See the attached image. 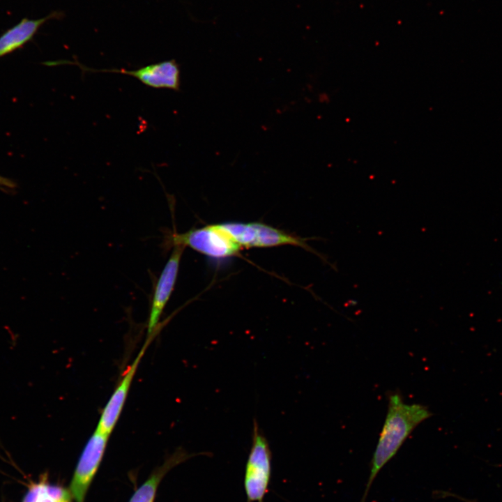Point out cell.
<instances>
[{"mask_svg": "<svg viewBox=\"0 0 502 502\" xmlns=\"http://www.w3.org/2000/svg\"><path fill=\"white\" fill-rule=\"evenodd\" d=\"M431 416L427 406L405 403L400 393L388 396L385 422L372 456L370 476L360 502H365L370 487L381 469L395 455L413 429Z\"/></svg>", "mask_w": 502, "mask_h": 502, "instance_id": "6da1fadb", "label": "cell"}, {"mask_svg": "<svg viewBox=\"0 0 502 502\" xmlns=\"http://www.w3.org/2000/svg\"><path fill=\"white\" fill-rule=\"evenodd\" d=\"M164 245L188 246L204 255L217 259L236 255L241 249L218 224L193 229L184 233H167Z\"/></svg>", "mask_w": 502, "mask_h": 502, "instance_id": "7a4b0ae2", "label": "cell"}, {"mask_svg": "<svg viewBox=\"0 0 502 502\" xmlns=\"http://www.w3.org/2000/svg\"><path fill=\"white\" fill-rule=\"evenodd\" d=\"M271 459L268 442L254 419L244 476L247 502H264L271 477Z\"/></svg>", "mask_w": 502, "mask_h": 502, "instance_id": "3957f363", "label": "cell"}, {"mask_svg": "<svg viewBox=\"0 0 502 502\" xmlns=\"http://www.w3.org/2000/svg\"><path fill=\"white\" fill-rule=\"evenodd\" d=\"M241 248H270L284 245L301 247L317 254L303 239L259 222H225L218 224Z\"/></svg>", "mask_w": 502, "mask_h": 502, "instance_id": "277c9868", "label": "cell"}, {"mask_svg": "<svg viewBox=\"0 0 502 502\" xmlns=\"http://www.w3.org/2000/svg\"><path fill=\"white\" fill-rule=\"evenodd\" d=\"M109 437V434L96 428L88 440L70 484V494L76 502H83L102 459Z\"/></svg>", "mask_w": 502, "mask_h": 502, "instance_id": "5b68a950", "label": "cell"}, {"mask_svg": "<svg viewBox=\"0 0 502 502\" xmlns=\"http://www.w3.org/2000/svg\"><path fill=\"white\" fill-rule=\"evenodd\" d=\"M77 66L83 72H102L119 73L132 76L147 86L155 89H169L179 91L181 86L180 68L174 59L150 64L136 70L93 69L77 61H63Z\"/></svg>", "mask_w": 502, "mask_h": 502, "instance_id": "8992f818", "label": "cell"}, {"mask_svg": "<svg viewBox=\"0 0 502 502\" xmlns=\"http://www.w3.org/2000/svg\"><path fill=\"white\" fill-rule=\"evenodd\" d=\"M185 247L174 246L157 280L147 323V337L156 333L161 315L173 292Z\"/></svg>", "mask_w": 502, "mask_h": 502, "instance_id": "52a82bcc", "label": "cell"}, {"mask_svg": "<svg viewBox=\"0 0 502 502\" xmlns=\"http://www.w3.org/2000/svg\"><path fill=\"white\" fill-rule=\"evenodd\" d=\"M155 335L156 334H154L147 337L144 344L135 360L123 372L121 379L101 411L96 427L97 429L109 435H110L114 430L123 411L137 367L148 346Z\"/></svg>", "mask_w": 502, "mask_h": 502, "instance_id": "ba28073f", "label": "cell"}, {"mask_svg": "<svg viewBox=\"0 0 502 502\" xmlns=\"http://www.w3.org/2000/svg\"><path fill=\"white\" fill-rule=\"evenodd\" d=\"M56 13L40 19L24 18L0 36V57L22 47L31 40L39 28Z\"/></svg>", "mask_w": 502, "mask_h": 502, "instance_id": "9c48e42d", "label": "cell"}, {"mask_svg": "<svg viewBox=\"0 0 502 502\" xmlns=\"http://www.w3.org/2000/svg\"><path fill=\"white\" fill-rule=\"evenodd\" d=\"M182 450H178L135 492L130 502H153L157 487L164 476L173 467L185 461L191 456Z\"/></svg>", "mask_w": 502, "mask_h": 502, "instance_id": "30bf717a", "label": "cell"}, {"mask_svg": "<svg viewBox=\"0 0 502 502\" xmlns=\"http://www.w3.org/2000/svg\"><path fill=\"white\" fill-rule=\"evenodd\" d=\"M45 479H43L40 482V489L35 502H58L55 499L51 496L45 489Z\"/></svg>", "mask_w": 502, "mask_h": 502, "instance_id": "8fae6325", "label": "cell"}, {"mask_svg": "<svg viewBox=\"0 0 502 502\" xmlns=\"http://www.w3.org/2000/svg\"><path fill=\"white\" fill-rule=\"evenodd\" d=\"M40 482L38 484H33L29 488V492L26 494L23 502H35L40 489Z\"/></svg>", "mask_w": 502, "mask_h": 502, "instance_id": "7c38bea8", "label": "cell"}, {"mask_svg": "<svg viewBox=\"0 0 502 502\" xmlns=\"http://www.w3.org/2000/svg\"><path fill=\"white\" fill-rule=\"evenodd\" d=\"M16 183L11 179L0 175V187L7 189H13L16 188Z\"/></svg>", "mask_w": 502, "mask_h": 502, "instance_id": "4fadbf2b", "label": "cell"}]
</instances>
